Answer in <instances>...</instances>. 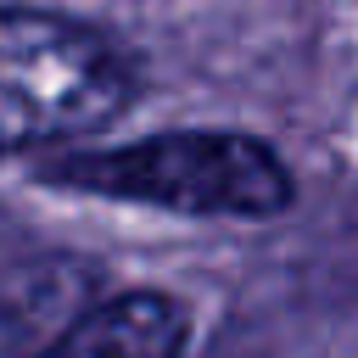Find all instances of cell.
Returning <instances> with one entry per match:
<instances>
[{
    "label": "cell",
    "instance_id": "1",
    "mask_svg": "<svg viewBox=\"0 0 358 358\" xmlns=\"http://www.w3.org/2000/svg\"><path fill=\"white\" fill-rule=\"evenodd\" d=\"M56 190L157 207L179 218H274L296 185L274 145L241 129H162L123 145H78L39 162Z\"/></svg>",
    "mask_w": 358,
    "mask_h": 358
},
{
    "label": "cell",
    "instance_id": "3",
    "mask_svg": "<svg viewBox=\"0 0 358 358\" xmlns=\"http://www.w3.org/2000/svg\"><path fill=\"white\" fill-rule=\"evenodd\" d=\"M185 308L162 291H123L56 330L34 358H179Z\"/></svg>",
    "mask_w": 358,
    "mask_h": 358
},
{
    "label": "cell",
    "instance_id": "2",
    "mask_svg": "<svg viewBox=\"0 0 358 358\" xmlns=\"http://www.w3.org/2000/svg\"><path fill=\"white\" fill-rule=\"evenodd\" d=\"M134 101L123 45L78 17L0 6V151H50Z\"/></svg>",
    "mask_w": 358,
    "mask_h": 358
}]
</instances>
